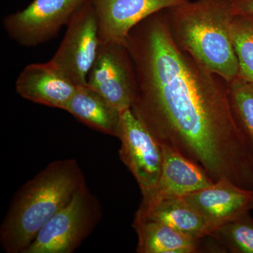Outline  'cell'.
Masks as SVG:
<instances>
[{"label": "cell", "instance_id": "cell-15", "mask_svg": "<svg viewBox=\"0 0 253 253\" xmlns=\"http://www.w3.org/2000/svg\"><path fill=\"white\" fill-rule=\"evenodd\" d=\"M133 227L138 236L136 253H200L201 240L190 238L163 223L134 219Z\"/></svg>", "mask_w": 253, "mask_h": 253}, {"label": "cell", "instance_id": "cell-10", "mask_svg": "<svg viewBox=\"0 0 253 253\" xmlns=\"http://www.w3.org/2000/svg\"><path fill=\"white\" fill-rule=\"evenodd\" d=\"M188 0H92L101 42H124L145 18Z\"/></svg>", "mask_w": 253, "mask_h": 253}, {"label": "cell", "instance_id": "cell-12", "mask_svg": "<svg viewBox=\"0 0 253 253\" xmlns=\"http://www.w3.org/2000/svg\"><path fill=\"white\" fill-rule=\"evenodd\" d=\"M77 86L50 61L28 65L16 82V91L24 99L65 110Z\"/></svg>", "mask_w": 253, "mask_h": 253}, {"label": "cell", "instance_id": "cell-6", "mask_svg": "<svg viewBox=\"0 0 253 253\" xmlns=\"http://www.w3.org/2000/svg\"><path fill=\"white\" fill-rule=\"evenodd\" d=\"M84 4L73 15L62 42L49 61L76 86L86 85L101 44L94 6L91 3L84 8Z\"/></svg>", "mask_w": 253, "mask_h": 253}, {"label": "cell", "instance_id": "cell-19", "mask_svg": "<svg viewBox=\"0 0 253 253\" xmlns=\"http://www.w3.org/2000/svg\"><path fill=\"white\" fill-rule=\"evenodd\" d=\"M233 13L253 15V0H230Z\"/></svg>", "mask_w": 253, "mask_h": 253}, {"label": "cell", "instance_id": "cell-1", "mask_svg": "<svg viewBox=\"0 0 253 253\" xmlns=\"http://www.w3.org/2000/svg\"><path fill=\"white\" fill-rule=\"evenodd\" d=\"M161 11L124 41L136 78L131 111L160 144L194 161L214 182L226 178L253 191V146L236 123L229 83L176 44Z\"/></svg>", "mask_w": 253, "mask_h": 253}, {"label": "cell", "instance_id": "cell-3", "mask_svg": "<svg viewBox=\"0 0 253 253\" xmlns=\"http://www.w3.org/2000/svg\"><path fill=\"white\" fill-rule=\"evenodd\" d=\"M233 15L230 0H188L166 13L176 44L228 83L239 72L231 36Z\"/></svg>", "mask_w": 253, "mask_h": 253}, {"label": "cell", "instance_id": "cell-9", "mask_svg": "<svg viewBox=\"0 0 253 253\" xmlns=\"http://www.w3.org/2000/svg\"><path fill=\"white\" fill-rule=\"evenodd\" d=\"M163 166L154 190L142 201L137 212H143L165 200L181 198L211 186L214 181L194 161L169 146L161 145Z\"/></svg>", "mask_w": 253, "mask_h": 253}, {"label": "cell", "instance_id": "cell-7", "mask_svg": "<svg viewBox=\"0 0 253 253\" xmlns=\"http://www.w3.org/2000/svg\"><path fill=\"white\" fill-rule=\"evenodd\" d=\"M86 85L121 112L131 109L136 95V78L124 42H101Z\"/></svg>", "mask_w": 253, "mask_h": 253}, {"label": "cell", "instance_id": "cell-14", "mask_svg": "<svg viewBox=\"0 0 253 253\" xmlns=\"http://www.w3.org/2000/svg\"><path fill=\"white\" fill-rule=\"evenodd\" d=\"M64 111L89 127L117 137L121 111L87 85L77 86Z\"/></svg>", "mask_w": 253, "mask_h": 253}, {"label": "cell", "instance_id": "cell-4", "mask_svg": "<svg viewBox=\"0 0 253 253\" xmlns=\"http://www.w3.org/2000/svg\"><path fill=\"white\" fill-rule=\"evenodd\" d=\"M102 210L86 184L40 230L23 253H72L99 224Z\"/></svg>", "mask_w": 253, "mask_h": 253}, {"label": "cell", "instance_id": "cell-18", "mask_svg": "<svg viewBox=\"0 0 253 253\" xmlns=\"http://www.w3.org/2000/svg\"><path fill=\"white\" fill-rule=\"evenodd\" d=\"M229 86L236 123L253 146V83L238 77L229 83Z\"/></svg>", "mask_w": 253, "mask_h": 253}, {"label": "cell", "instance_id": "cell-20", "mask_svg": "<svg viewBox=\"0 0 253 253\" xmlns=\"http://www.w3.org/2000/svg\"><path fill=\"white\" fill-rule=\"evenodd\" d=\"M250 211L253 209V197L252 201H251V204H250Z\"/></svg>", "mask_w": 253, "mask_h": 253}, {"label": "cell", "instance_id": "cell-8", "mask_svg": "<svg viewBox=\"0 0 253 253\" xmlns=\"http://www.w3.org/2000/svg\"><path fill=\"white\" fill-rule=\"evenodd\" d=\"M86 0H34L4 21L9 36L21 45L34 46L54 38Z\"/></svg>", "mask_w": 253, "mask_h": 253}, {"label": "cell", "instance_id": "cell-16", "mask_svg": "<svg viewBox=\"0 0 253 253\" xmlns=\"http://www.w3.org/2000/svg\"><path fill=\"white\" fill-rule=\"evenodd\" d=\"M231 36L239 63V78L253 83V15H233Z\"/></svg>", "mask_w": 253, "mask_h": 253}, {"label": "cell", "instance_id": "cell-2", "mask_svg": "<svg viewBox=\"0 0 253 253\" xmlns=\"http://www.w3.org/2000/svg\"><path fill=\"white\" fill-rule=\"evenodd\" d=\"M86 184L75 159L48 164L14 195L0 226V244L6 253H23L40 230Z\"/></svg>", "mask_w": 253, "mask_h": 253}, {"label": "cell", "instance_id": "cell-5", "mask_svg": "<svg viewBox=\"0 0 253 253\" xmlns=\"http://www.w3.org/2000/svg\"><path fill=\"white\" fill-rule=\"evenodd\" d=\"M117 138L119 156L146 197L157 184L162 171L163 150L157 139L131 109L121 112Z\"/></svg>", "mask_w": 253, "mask_h": 253}, {"label": "cell", "instance_id": "cell-17", "mask_svg": "<svg viewBox=\"0 0 253 253\" xmlns=\"http://www.w3.org/2000/svg\"><path fill=\"white\" fill-rule=\"evenodd\" d=\"M249 211L218 226L211 234L228 253H253V218Z\"/></svg>", "mask_w": 253, "mask_h": 253}, {"label": "cell", "instance_id": "cell-13", "mask_svg": "<svg viewBox=\"0 0 253 253\" xmlns=\"http://www.w3.org/2000/svg\"><path fill=\"white\" fill-rule=\"evenodd\" d=\"M134 219L158 221L196 240L204 239L214 231L206 217L182 197L165 200L143 212L136 211Z\"/></svg>", "mask_w": 253, "mask_h": 253}, {"label": "cell", "instance_id": "cell-11", "mask_svg": "<svg viewBox=\"0 0 253 253\" xmlns=\"http://www.w3.org/2000/svg\"><path fill=\"white\" fill-rule=\"evenodd\" d=\"M253 197V191L243 189L222 178L182 198L206 217L214 231L218 226L250 211Z\"/></svg>", "mask_w": 253, "mask_h": 253}]
</instances>
